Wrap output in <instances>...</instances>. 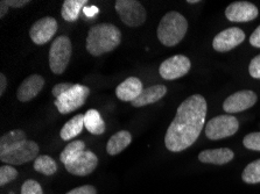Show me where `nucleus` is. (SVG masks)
<instances>
[{
    "label": "nucleus",
    "mask_w": 260,
    "mask_h": 194,
    "mask_svg": "<svg viewBox=\"0 0 260 194\" xmlns=\"http://www.w3.org/2000/svg\"><path fill=\"white\" fill-rule=\"evenodd\" d=\"M207 109V101L201 94L187 98L179 106L165 136V144L169 151H183L195 143L206 122Z\"/></svg>",
    "instance_id": "1"
},
{
    "label": "nucleus",
    "mask_w": 260,
    "mask_h": 194,
    "mask_svg": "<svg viewBox=\"0 0 260 194\" xmlns=\"http://www.w3.org/2000/svg\"><path fill=\"white\" fill-rule=\"evenodd\" d=\"M121 41V31L112 23H98L90 28L85 47L92 56H102L115 50Z\"/></svg>",
    "instance_id": "2"
},
{
    "label": "nucleus",
    "mask_w": 260,
    "mask_h": 194,
    "mask_svg": "<svg viewBox=\"0 0 260 194\" xmlns=\"http://www.w3.org/2000/svg\"><path fill=\"white\" fill-rule=\"evenodd\" d=\"M188 29V21L179 12H168L161 19L156 34L166 47H174L182 41Z\"/></svg>",
    "instance_id": "3"
},
{
    "label": "nucleus",
    "mask_w": 260,
    "mask_h": 194,
    "mask_svg": "<svg viewBox=\"0 0 260 194\" xmlns=\"http://www.w3.org/2000/svg\"><path fill=\"white\" fill-rule=\"evenodd\" d=\"M72 41L66 35H61L54 40L49 50V66L55 74H62L72 58Z\"/></svg>",
    "instance_id": "4"
},
{
    "label": "nucleus",
    "mask_w": 260,
    "mask_h": 194,
    "mask_svg": "<svg viewBox=\"0 0 260 194\" xmlns=\"http://www.w3.org/2000/svg\"><path fill=\"white\" fill-rule=\"evenodd\" d=\"M115 9L121 21L133 28L144 25L147 18L145 7L137 0H117Z\"/></svg>",
    "instance_id": "5"
},
{
    "label": "nucleus",
    "mask_w": 260,
    "mask_h": 194,
    "mask_svg": "<svg viewBox=\"0 0 260 194\" xmlns=\"http://www.w3.org/2000/svg\"><path fill=\"white\" fill-rule=\"evenodd\" d=\"M39 150L40 149L37 142L26 140L7 151L0 153V161L7 163V165H21L37 160Z\"/></svg>",
    "instance_id": "6"
},
{
    "label": "nucleus",
    "mask_w": 260,
    "mask_h": 194,
    "mask_svg": "<svg viewBox=\"0 0 260 194\" xmlns=\"http://www.w3.org/2000/svg\"><path fill=\"white\" fill-rule=\"evenodd\" d=\"M90 96V89L81 84H74L69 91L55 99V106L61 114H68L80 108L85 104Z\"/></svg>",
    "instance_id": "7"
},
{
    "label": "nucleus",
    "mask_w": 260,
    "mask_h": 194,
    "mask_svg": "<svg viewBox=\"0 0 260 194\" xmlns=\"http://www.w3.org/2000/svg\"><path fill=\"white\" fill-rule=\"evenodd\" d=\"M239 122L232 115H219L212 118L206 126V135L212 141L230 137L237 133Z\"/></svg>",
    "instance_id": "8"
},
{
    "label": "nucleus",
    "mask_w": 260,
    "mask_h": 194,
    "mask_svg": "<svg viewBox=\"0 0 260 194\" xmlns=\"http://www.w3.org/2000/svg\"><path fill=\"white\" fill-rule=\"evenodd\" d=\"M191 68V62L183 55H175L161 63L160 76L166 81H174L186 76Z\"/></svg>",
    "instance_id": "9"
},
{
    "label": "nucleus",
    "mask_w": 260,
    "mask_h": 194,
    "mask_svg": "<svg viewBox=\"0 0 260 194\" xmlns=\"http://www.w3.org/2000/svg\"><path fill=\"white\" fill-rule=\"evenodd\" d=\"M57 27V21L52 17H45L38 20L29 29L30 40L35 45H46L56 34Z\"/></svg>",
    "instance_id": "10"
},
{
    "label": "nucleus",
    "mask_w": 260,
    "mask_h": 194,
    "mask_svg": "<svg viewBox=\"0 0 260 194\" xmlns=\"http://www.w3.org/2000/svg\"><path fill=\"white\" fill-rule=\"evenodd\" d=\"M257 100L258 97L253 91H239V92L231 94L230 97L225 99V101L223 102V109L230 114L240 113L243 110H246L251 108L252 106H254Z\"/></svg>",
    "instance_id": "11"
},
{
    "label": "nucleus",
    "mask_w": 260,
    "mask_h": 194,
    "mask_svg": "<svg viewBox=\"0 0 260 194\" xmlns=\"http://www.w3.org/2000/svg\"><path fill=\"white\" fill-rule=\"evenodd\" d=\"M245 40V33L237 27H231L216 35L212 47L218 53H225L242 45Z\"/></svg>",
    "instance_id": "12"
},
{
    "label": "nucleus",
    "mask_w": 260,
    "mask_h": 194,
    "mask_svg": "<svg viewBox=\"0 0 260 194\" xmlns=\"http://www.w3.org/2000/svg\"><path fill=\"white\" fill-rule=\"evenodd\" d=\"M98 165V157L90 150H85L66 166L67 171L74 176L84 177L94 171Z\"/></svg>",
    "instance_id": "13"
},
{
    "label": "nucleus",
    "mask_w": 260,
    "mask_h": 194,
    "mask_svg": "<svg viewBox=\"0 0 260 194\" xmlns=\"http://www.w3.org/2000/svg\"><path fill=\"white\" fill-rule=\"evenodd\" d=\"M258 7L249 2H236L228 6L225 17L231 22H249L258 17Z\"/></svg>",
    "instance_id": "14"
},
{
    "label": "nucleus",
    "mask_w": 260,
    "mask_h": 194,
    "mask_svg": "<svg viewBox=\"0 0 260 194\" xmlns=\"http://www.w3.org/2000/svg\"><path fill=\"white\" fill-rule=\"evenodd\" d=\"M45 88V78L40 74H30L23 81L17 91V98L21 102H28Z\"/></svg>",
    "instance_id": "15"
},
{
    "label": "nucleus",
    "mask_w": 260,
    "mask_h": 194,
    "mask_svg": "<svg viewBox=\"0 0 260 194\" xmlns=\"http://www.w3.org/2000/svg\"><path fill=\"white\" fill-rule=\"evenodd\" d=\"M143 83L137 77L126 78L116 89V96L121 101H135L143 92Z\"/></svg>",
    "instance_id": "16"
},
{
    "label": "nucleus",
    "mask_w": 260,
    "mask_h": 194,
    "mask_svg": "<svg viewBox=\"0 0 260 194\" xmlns=\"http://www.w3.org/2000/svg\"><path fill=\"white\" fill-rule=\"evenodd\" d=\"M235 153L232 150L228 148H219V149H211L204 150L200 152L199 160L200 162L206 164H215V165H224L229 163L234 160Z\"/></svg>",
    "instance_id": "17"
},
{
    "label": "nucleus",
    "mask_w": 260,
    "mask_h": 194,
    "mask_svg": "<svg viewBox=\"0 0 260 194\" xmlns=\"http://www.w3.org/2000/svg\"><path fill=\"white\" fill-rule=\"evenodd\" d=\"M167 93V88L165 85H153L149 88H146L143 90V92L139 97H138L135 101H132L131 104L135 107H144L154 102L159 101L162 99Z\"/></svg>",
    "instance_id": "18"
},
{
    "label": "nucleus",
    "mask_w": 260,
    "mask_h": 194,
    "mask_svg": "<svg viewBox=\"0 0 260 194\" xmlns=\"http://www.w3.org/2000/svg\"><path fill=\"white\" fill-rule=\"evenodd\" d=\"M132 142V135L127 130H120L110 137L106 144V151L110 156H116L125 150Z\"/></svg>",
    "instance_id": "19"
},
{
    "label": "nucleus",
    "mask_w": 260,
    "mask_h": 194,
    "mask_svg": "<svg viewBox=\"0 0 260 194\" xmlns=\"http://www.w3.org/2000/svg\"><path fill=\"white\" fill-rule=\"evenodd\" d=\"M88 0H64L62 5V18L67 22L76 21L80 17L81 12L85 9Z\"/></svg>",
    "instance_id": "20"
},
{
    "label": "nucleus",
    "mask_w": 260,
    "mask_h": 194,
    "mask_svg": "<svg viewBox=\"0 0 260 194\" xmlns=\"http://www.w3.org/2000/svg\"><path fill=\"white\" fill-rule=\"evenodd\" d=\"M84 127L93 135H102L106 130L105 122L97 109H89L84 114Z\"/></svg>",
    "instance_id": "21"
},
{
    "label": "nucleus",
    "mask_w": 260,
    "mask_h": 194,
    "mask_svg": "<svg viewBox=\"0 0 260 194\" xmlns=\"http://www.w3.org/2000/svg\"><path fill=\"white\" fill-rule=\"evenodd\" d=\"M83 127H84V115L78 114V115H75L73 119H70V120L62 127L60 136L63 141L73 140L74 137L80 135L82 130H83Z\"/></svg>",
    "instance_id": "22"
},
{
    "label": "nucleus",
    "mask_w": 260,
    "mask_h": 194,
    "mask_svg": "<svg viewBox=\"0 0 260 194\" xmlns=\"http://www.w3.org/2000/svg\"><path fill=\"white\" fill-rule=\"evenodd\" d=\"M26 140V133L21 129H14L11 130L9 133L4 134L2 138H0V153L7 151V150L22 143V142H25Z\"/></svg>",
    "instance_id": "23"
},
{
    "label": "nucleus",
    "mask_w": 260,
    "mask_h": 194,
    "mask_svg": "<svg viewBox=\"0 0 260 194\" xmlns=\"http://www.w3.org/2000/svg\"><path fill=\"white\" fill-rule=\"evenodd\" d=\"M85 151V143L82 141H73L72 143L63 149L60 155V161L63 165H67L70 162H73L75 158L78 157L82 152Z\"/></svg>",
    "instance_id": "24"
},
{
    "label": "nucleus",
    "mask_w": 260,
    "mask_h": 194,
    "mask_svg": "<svg viewBox=\"0 0 260 194\" xmlns=\"http://www.w3.org/2000/svg\"><path fill=\"white\" fill-rule=\"evenodd\" d=\"M34 170L45 176H53L57 171V165L52 157L47 155L39 156L34 162Z\"/></svg>",
    "instance_id": "25"
},
{
    "label": "nucleus",
    "mask_w": 260,
    "mask_h": 194,
    "mask_svg": "<svg viewBox=\"0 0 260 194\" xmlns=\"http://www.w3.org/2000/svg\"><path fill=\"white\" fill-rule=\"evenodd\" d=\"M242 179L246 184L260 183V160L252 162V163H250L244 169Z\"/></svg>",
    "instance_id": "26"
},
{
    "label": "nucleus",
    "mask_w": 260,
    "mask_h": 194,
    "mask_svg": "<svg viewBox=\"0 0 260 194\" xmlns=\"http://www.w3.org/2000/svg\"><path fill=\"white\" fill-rule=\"evenodd\" d=\"M18 171L13 166L11 165H3L0 168V186H5L6 184L11 183L18 177Z\"/></svg>",
    "instance_id": "27"
},
{
    "label": "nucleus",
    "mask_w": 260,
    "mask_h": 194,
    "mask_svg": "<svg viewBox=\"0 0 260 194\" xmlns=\"http://www.w3.org/2000/svg\"><path fill=\"white\" fill-rule=\"evenodd\" d=\"M243 144L246 149L260 151V133H251L244 137Z\"/></svg>",
    "instance_id": "28"
},
{
    "label": "nucleus",
    "mask_w": 260,
    "mask_h": 194,
    "mask_svg": "<svg viewBox=\"0 0 260 194\" xmlns=\"http://www.w3.org/2000/svg\"><path fill=\"white\" fill-rule=\"evenodd\" d=\"M21 194H43L41 185L37 180L29 179L22 184Z\"/></svg>",
    "instance_id": "29"
},
{
    "label": "nucleus",
    "mask_w": 260,
    "mask_h": 194,
    "mask_svg": "<svg viewBox=\"0 0 260 194\" xmlns=\"http://www.w3.org/2000/svg\"><path fill=\"white\" fill-rule=\"evenodd\" d=\"M249 72H250L252 78L260 79V55H258V56H255L250 62Z\"/></svg>",
    "instance_id": "30"
},
{
    "label": "nucleus",
    "mask_w": 260,
    "mask_h": 194,
    "mask_svg": "<svg viewBox=\"0 0 260 194\" xmlns=\"http://www.w3.org/2000/svg\"><path fill=\"white\" fill-rule=\"evenodd\" d=\"M74 86V84L72 83H60V84H56L53 88V96L55 97V99H57L58 97H61L62 94H64L67 91H69Z\"/></svg>",
    "instance_id": "31"
},
{
    "label": "nucleus",
    "mask_w": 260,
    "mask_h": 194,
    "mask_svg": "<svg viewBox=\"0 0 260 194\" xmlns=\"http://www.w3.org/2000/svg\"><path fill=\"white\" fill-rule=\"evenodd\" d=\"M67 194H97V189L91 185H83L81 187L72 189V191Z\"/></svg>",
    "instance_id": "32"
},
{
    "label": "nucleus",
    "mask_w": 260,
    "mask_h": 194,
    "mask_svg": "<svg viewBox=\"0 0 260 194\" xmlns=\"http://www.w3.org/2000/svg\"><path fill=\"white\" fill-rule=\"evenodd\" d=\"M5 4L9 7H13V9H20L26 5L30 4L28 0H5Z\"/></svg>",
    "instance_id": "33"
},
{
    "label": "nucleus",
    "mask_w": 260,
    "mask_h": 194,
    "mask_svg": "<svg viewBox=\"0 0 260 194\" xmlns=\"http://www.w3.org/2000/svg\"><path fill=\"white\" fill-rule=\"evenodd\" d=\"M250 43L255 48H260V26L252 33L250 36Z\"/></svg>",
    "instance_id": "34"
},
{
    "label": "nucleus",
    "mask_w": 260,
    "mask_h": 194,
    "mask_svg": "<svg viewBox=\"0 0 260 194\" xmlns=\"http://www.w3.org/2000/svg\"><path fill=\"white\" fill-rule=\"evenodd\" d=\"M7 88V78L4 73H0V97L4 96Z\"/></svg>",
    "instance_id": "35"
},
{
    "label": "nucleus",
    "mask_w": 260,
    "mask_h": 194,
    "mask_svg": "<svg viewBox=\"0 0 260 194\" xmlns=\"http://www.w3.org/2000/svg\"><path fill=\"white\" fill-rule=\"evenodd\" d=\"M10 7L5 4V0H2L0 2V18H4L6 15L7 12H9Z\"/></svg>",
    "instance_id": "36"
},
{
    "label": "nucleus",
    "mask_w": 260,
    "mask_h": 194,
    "mask_svg": "<svg viewBox=\"0 0 260 194\" xmlns=\"http://www.w3.org/2000/svg\"><path fill=\"white\" fill-rule=\"evenodd\" d=\"M83 12L85 13L86 17H93L94 14L98 13V9H97V7H94V6H92V7H85V9L83 10Z\"/></svg>",
    "instance_id": "37"
},
{
    "label": "nucleus",
    "mask_w": 260,
    "mask_h": 194,
    "mask_svg": "<svg viewBox=\"0 0 260 194\" xmlns=\"http://www.w3.org/2000/svg\"><path fill=\"white\" fill-rule=\"evenodd\" d=\"M188 4H198L200 3V0H187Z\"/></svg>",
    "instance_id": "38"
}]
</instances>
